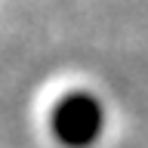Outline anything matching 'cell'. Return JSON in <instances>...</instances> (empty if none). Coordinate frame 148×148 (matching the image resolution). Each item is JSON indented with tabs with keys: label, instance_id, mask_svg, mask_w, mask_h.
<instances>
[{
	"label": "cell",
	"instance_id": "cell-1",
	"mask_svg": "<svg viewBox=\"0 0 148 148\" xmlns=\"http://www.w3.org/2000/svg\"><path fill=\"white\" fill-rule=\"evenodd\" d=\"M102 105L90 92H68L49 114L53 136L68 148H86L102 133Z\"/></svg>",
	"mask_w": 148,
	"mask_h": 148
}]
</instances>
